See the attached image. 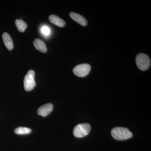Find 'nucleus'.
Segmentation results:
<instances>
[{"label":"nucleus","instance_id":"1","mask_svg":"<svg viewBox=\"0 0 151 151\" xmlns=\"http://www.w3.org/2000/svg\"><path fill=\"white\" fill-rule=\"evenodd\" d=\"M111 135L117 140H125L132 137L133 134L129 129L124 127H118L113 128L111 131Z\"/></svg>","mask_w":151,"mask_h":151},{"label":"nucleus","instance_id":"2","mask_svg":"<svg viewBox=\"0 0 151 151\" xmlns=\"http://www.w3.org/2000/svg\"><path fill=\"white\" fill-rule=\"evenodd\" d=\"M136 64L140 70H145L150 66L151 61L150 57L145 53H139L136 58Z\"/></svg>","mask_w":151,"mask_h":151},{"label":"nucleus","instance_id":"3","mask_svg":"<svg viewBox=\"0 0 151 151\" xmlns=\"http://www.w3.org/2000/svg\"><path fill=\"white\" fill-rule=\"evenodd\" d=\"M91 129V126L89 124L84 123L78 124L73 129V135L76 137H83L89 134Z\"/></svg>","mask_w":151,"mask_h":151},{"label":"nucleus","instance_id":"4","mask_svg":"<svg viewBox=\"0 0 151 151\" xmlns=\"http://www.w3.org/2000/svg\"><path fill=\"white\" fill-rule=\"evenodd\" d=\"M35 72L33 70H29L27 73L24 80V84L25 90L27 91H30L32 90L36 85V82L35 80Z\"/></svg>","mask_w":151,"mask_h":151},{"label":"nucleus","instance_id":"5","mask_svg":"<svg viewBox=\"0 0 151 151\" xmlns=\"http://www.w3.org/2000/svg\"><path fill=\"white\" fill-rule=\"evenodd\" d=\"M91 68V65L88 63L79 64L74 68L73 72L76 76L84 77L89 74Z\"/></svg>","mask_w":151,"mask_h":151},{"label":"nucleus","instance_id":"6","mask_svg":"<svg viewBox=\"0 0 151 151\" xmlns=\"http://www.w3.org/2000/svg\"><path fill=\"white\" fill-rule=\"evenodd\" d=\"M53 105L50 103L42 105L38 109V114L43 117H46L51 113L53 110Z\"/></svg>","mask_w":151,"mask_h":151},{"label":"nucleus","instance_id":"7","mask_svg":"<svg viewBox=\"0 0 151 151\" xmlns=\"http://www.w3.org/2000/svg\"><path fill=\"white\" fill-rule=\"evenodd\" d=\"M70 18L74 21L78 23L83 26H86L87 24V21L86 19L79 14L73 12H70Z\"/></svg>","mask_w":151,"mask_h":151},{"label":"nucleus","instance_id":"8","mask_svg":"<svg viewBox=\"0 0 151 151\" xmlns=\"http://www.w3.org/2000/svg\"><path fill=\"white\" fill-rule=\"evenodd\" d=\"M49 19L52 23L59 27H63L65 25V22L56 15H50L49 17Z\"/></svg>","mask_w":151,"mask_h":151},{"label":"nucleus","instance_id":"9","mask_svg":"<svg viewBox=\"0 0 151 151\" xmlns=\"http://www.w3.org/2000/svg\"><path fill=\"white\" fill-rule=\"evenodd\" d=\"M2 38L6 48L9 50H12L14 47V43L10 35L8 33H4L2 35Z\"/></svg>","mask_w":151,"mask_h":151},{"label":"nucleus","instance_id":"10","mask_svg":"<svg viewBox=\"0 0 151 151\" xmlns=\"http://www.w3.org/2000/svg\"><path fill=\"white\" fill-rule=\"evenodd\" d=\"M33 44L36 49L41 52L45 53L47 51L46 45L43 41L40 39L37 38L33 42Z\"/></svg>","mask_w":151,"mask_h":151},{"label":"nucleus","instance_id":"11","mask_svg":"<svg viewBox=\"0 0 151 151\" xmlns=\"http://www.w3.org/2000/svg\"><path fill=\"white\" fill-rule=\"evenodd\" d=\"M15 24L17 28L20 32H24L27 28V24L21 19H17L15 21Z\"/></svg>","mask_w":151,"mask_h":151},{"label":"nucleus","instance_id":"12","mask_svg":"<svg viewBox=\"0 0 151 151\" xmlns=\"http://www.w3.org/2000/svg\"><path fill=\"white\" fill-rule=\"evenodd\" d=\"M14 133L17 134H27L32 132V130L29 128L19 127L14 130Z\"/></svg>","mask_w":151,"mask_h":151},{"label":"nucleus","instance_id":"13","mask_svg":"<svg viewBox=\"0 0 151 151\" xmlns=\"http://www.w3.org/2000/svg\"><path fill=\"white\" fill-rule=\"evenodd\" d=\"M41 31L42 33L45 36L49 35L50 32V29L47 26H44L42 27Z\"/></svg>","mask_w":151,"mask_h":151}]
</instances>
